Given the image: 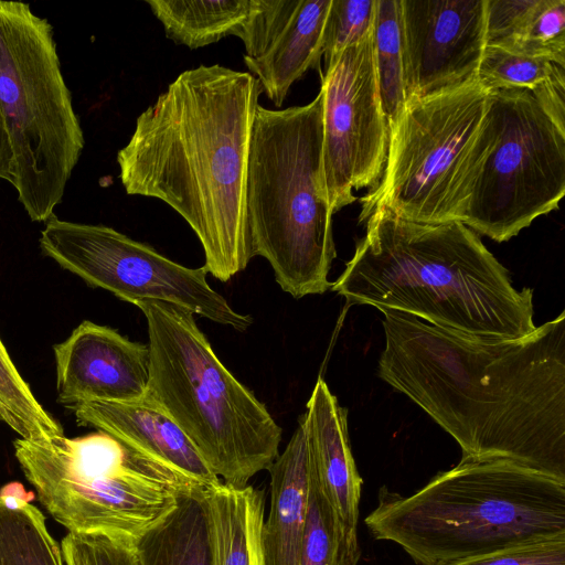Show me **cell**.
Instances as JSON below:
<instances>
[{
    "instance_id": "cell-24",
    "label": "cell",
    "mask_w": 565,
    "mask_h": 565,
    "mask_svg": "<svg viewBox=\"0 0 565 565\" xmlns=\"http://www.w3.org/2000/svg\"><path fill=\"white\" fill-rule=\"evenodd\" d=\"M373 49L381 103L390 128L406 105L399 0H376Z\"/></svg>"
},
{
    "instance_id": "cell-23",
    "label": "cell",
    "mask_w": 565,
    "mask_h": 565,
    "mask_svg": "<svg viewBox=\"0 0 565 565\" xmlns=\"http://www.w3.org/2000/svg\"><path fill=\"white\" fill-rule=\"evenodd\" d=\"M358 533L347 529L309 465V498L299 565H358Z\"/></svg>"
},
{
    "instance_id": "cell-28",
    "label": "cell",
    "mask_w": 565,
    "mask_h": 565,
    "mask_svg": "<svg viewBox=\"0 0 565 565\" xmlns=\"http://www.w3.org/2000/svg\"><path fill=\"white\" fill-rule=\"evenodd\" d=\"M375 11L376 0H331L322 54L326 68L344 49L361 42L373 31Z\"/></svg>"
},
{
    "instance_id": "cell-14",
    "label": "cell",
    "mask_w": 565,
    "mask_h": 565,
    "mask_svg": "<svg viewBox=\"0 0 565 565\" xmlns=\"http://www.w3.org/2000/svg\"><path fill=\"white\" fill-rule=\"evenodd\" d=\"M330 6L331 0H258L236 29L248 73L276 106L305 73L320 70Z\"/></svg>"
},
{
    "instance_id": "cell-5",
    "label": "cell",
    "mask_w": 565,
    "mask_h": 565,
    "mask_svg": "<svg viewBox=\"0 0 565 565\" xmlns=\"http://www.w3.org/2000/svg\"><path fill=\"white\" fill-rule=\"evenodd\" d=\"M323 94L285 109L257 106L252 128L246 213L253 257L271 266L296 299L331 288L337 256L323 174Z\"/></svg>"
},
{
    "instance_id": "cell-2",
    "label": "cell",
    "mask_w": 565,
    "mask_h": 565,
    "mask_svg": "<svg viewBox=\"0 0 565 565\" xmlns=\"http://www.w3.org/2000/svg\"><path fill=\"white\" fill-rule=\"evenodd\" d=\"M260 93L248 72L217 64L186 70L139 115L117 153L126 192L180 214L203 247V266L221 281L253 258L246 180Z\"/></svg>"
},
{
    "instance_id": "cell-10",
    "label": "cell",
    "mask_w": 565,
    "mask_h": 565,
    "mask_svg": "<svg viewBox=\"0 0 565 565\" xmlns=\"http://www.w3.org/2000/svg\"><path fill=\"white\" fill-rule=\"evenodd\" d=\"M488 147L461 223L502 243L558 207L565 132L521 88L489 90Z\"/></svg>"
},
{
    "instance_id": "cell-6",
    "label": "cell",
    "mask_w": 565,
    "mask_h": 565,
    "mask_svg": "<svg viewBox=\"0 0 565 565\" xmlns=\"http://www.w3.org/2000/svg\"><path fill=\"white\" fill-rule=\"evenodd\" d=\"M148 329V394L184 431L213 473L236 487L268 470L281 428L267 407L220 361L186 308L135 303Z\"/></svg>"
},
{
    "instance_id": "cell-1",
    "label": "cell",
    "mask_w": 565,
    "mask_h": 565,
    "mask_svg": "<svg viewBox=\"0 0 565 565\" xmlns=\"http://www.w3.org/2000/svg\"><path fill=\"white\" fill-rule=\"evenodd\" d=\"M379 376L459 444L565 482V311L513 340L479 339L380 310Z\"/></svg>"
},
{
    "instance_id": "cell-26",
    "label": "cell",
    "mask_w": 565,
    "mask_h": 565,
    "mask_svg": "<svg viewBox=\"0 0 565 565\" xmlns=\"http://www.w3.org/2000/svg\"><path fill=\"white\" fill-rule=\"evenodd\" d=\"M0 420L21 439L46 443L63 436L61 425L41 406L0 339Z\"/></svg>"
},
{
    "instance_id": "cell-9",
    "label": "cell",
    "mask_w": 565,
    "mask_h": 565,
    "mask_svg": "<svg viewBox=\"0 0 565 565\" xmlns=\"http://www.w3.org/2000/svg\"><path fill=\"white\" fill-rule=\"evenodd\" d=\"M488 103L478 79L407 103L388 128L384 170L360 199L359 221L385 209L416 223H461L488 147Z\"/></svg>"
},
{
    "instance_id": "cell-3",
    "label": "cell",
    "mask_w": 565,
    "mask_h": 565,
    "mask_svg": "<svg viewBox=\"0 0 565 565\" xmlns=\"http://www.w3.org/2000/svg\"><path fill=\"white\" fill-rule=\"evenodd\" d=\"M331 290L348 303L409 313L444 330L513 340L535 330L533 289L516 290L508 270L460 222L423 224L385 209Z\"/></svg>"
},
{
    "instance_id": "cell-17",
    "label": "cell",
    "mask_w": 565,
    "mask_h": 565,
    "mask_svg": "<svg viewBox=\"0 0 565 565\" xmlns=\"http://www.w3.org/2000/svg\"><path fill=\"white\" fill-rule=\"evenodd\" d=\"M300 420L309 465L341 523L356 531L363 480L351 451L348 412L318 377Z\"/></svg>"
},
{
    "instance_id": "cell-12",
    "label": "cell",
    "mask_w": 565,
    "mask_h": 565,
    "mask_svg": "<svg viewBox=\"0 0 565 565\" xmlns=\"http://www.w3.org/2000/svg\"><path fill=\"white\" fill-rule=\"evenodd\" d=\"M323 174L334 214L353 192L375 188L384 170L388 124L377 84L373 31L344 49L321 74Z\"/></svg>"
},
{
    "instance_id": "cell-20",
    "label": "cell",
    "mask_w": 565,
    "mask_h": 565,
    "mask_svg": "<svg viewBox=\"0 0 565 565\" xmlns=\"http://www.w3.org/2000/svg\"><path fill=\"white\" fill-rule=\"evenodd\" d=\"M486 46L565 67V1L487 0Z\"/></svg>"
},
{
    "instance_id": "cell-13",
    "label": "cell",
    "mask_w": 565,
    "mask_h": 565,
    "mask_svg": "<svg viewBox=\"0 0 565 565\" xmlns=\"http://www.w3.org/2000/svg\"><path fill=\"white\" fill-rule=\"evenodd\" d=\"M487 0H399L406 104L476 79Z\"/></svg>"
},
{
    "instance_id": "cell-4",
    "label": "cell",
    "mask_w": 565,
    "mask_h": 565,
    "mask_svg": "<svg viewBox=\"0 0 565 565\" xmlns=\"http://www.w3.org/2000/svg\"><path fill=\"white\" fill-rule=\"evenodd\" d=\"M365 525L419 565H448L565 537V482L502 458L462 457L415 493L381 499Z\"/></svg>"
},
{
    "instance_id": "cell-15",
    "label": "cell",
    "mask_w": 565,
    "mask_h": 565,
    "mask_svg": "<svg viewBox=\"0 0 565 565\" xmlns=\"http://www.w3.org/2000/svg\"><path fill=\"white\" fill-rule=\"evenodd\" d=\"M58 402L126 403L142 398L149 387L148 343L131 341L116 330L83 321L54 345Z\"/></svg>"
},
{
    "instance_id": "cell-18",
    "label": "cell",
    "mask_w": 565,
    "mask_h": 565,
    "mask_svg": "<svg viewBox=\"0 0 565 565\" xmlns=\"http://www.w3.org/2000/svg\"><path fill=\"white\" fill-rule=\"evenodd\" d=\"M270 508L264 520L263 545L267 565H299L309 498V458L303 425L267 470Z\"/></svg>"
},
{
    "instance_id": "cell-16",
    "label": "cell",
    "mask_w": 565,
    "mask_h": 565,
    "mask_svg": "<svg viewBox=\"0 0 565 565\" xmlns=\"http://www.w3.org/2000/svg\"><path fill=\"white\" fill-rule=\"evenodd\" d=\"M71 408L81 425L95 427L206 487L220 481L184 431L148 393L132 402H84Z\"/></svg>"
},
{
    "instance_id": "cell-11",
    "label": "cell",
    "mask_w": 565,
    "mask_h": 565,
    "mask_svg": "<svg viewBox=\"0 0 565 565\" xmlns=\"http://www.w3.org/2000/svg\"><path fill=\"white\" fill-rule=\"evenodd\" d=\"M40 247L89 286L132 305L140 300L173 303L237 331L253 323L249 315L235 311L209 285L204 266L185 267L113 227L52 215L41 232Z\"/></svg>"
},
{
    "instance_id": "cell-25",
    "label": "cell",
    "mask_w": 565,
    "mask_h": 565,
    "mask_svg": "<svg viewBox=\"0 0 565 565\" xmlns=\"http://www.w3.org/2000/svg\"><path fill=\"white\" fill-rule=\"evenodd\" d=\"M0 565H65L38 507L11 510L0 502Z\"/></svg>"
},
{
    "instance_id": "cell-8",
    "label": "cell",
    "mask_w": 565,
    "mask_h": 565,
    "mask_svg": "<svg viewBox=\"0 0 565 565\" xmlns=\"http://www.w3.org/2000/svg\"><path fill=\"white\" fill-rule=\"evenodd\" d=\"M0 111L18 201L32 221L46 222L63 199L85 139L53 26L19 1L0 0Z\"/></svg>"
},
{
    "instance_id": "cell-21",
    "label": "cell",
    "mask_w": 565,
    "mask_h": 565,
    "mask_svg": "<svg viewBox=\"0 0 565 565\" xmlns=\"http://www.w3.org/2000/svg\"><path fill=\"white\" fill-rule=\"evenodd\" d=\"M204 490L183 499L141 537L139 565H211Z\"/></svg>"
},
{
    "instance_id": "cell-29",
    "label": "cell",
    "mask_w": 565,
    "mask_h": 565,
    "mask_svg": "<svg viewBox=\"0 0 565 565\" xmlns=\"http://www.w3.org/2000/svg\"><path fill=\"white\" fill-rule=\"evenodd\" d=\"M61 552L65 565H139L137 548L103 536L67 533Z\"/></svg>"
},
{
    "instance_id": "cell-32",
    "label": "cell",
    "mask_w": 565,
    "mask_h": 565,
    "mask_svg": "<svg viewBox=\"0 0 565 565\" xmlns=\"http://www.w3.org/2000/svg\"><path fill=\"white\" fill-rule=\"evenodd\" d=\"M14 166L13 156L4 126V121L0 111V180L13 183Z\"/></svg>"
},
{
    "instance_id": "cell-7",
    "label": "cell",
    "mask_w": 565,
    "mask_h": 565,
    "mask_svg": "<svg viewBox=\"0 0 565 565\" xmlns=\"http://www.w3.org/2000/svg\"><path fill=\"white\" fill-rule=\"evenodd\" d=\"M13 446L38 500L68 533L131 548L183 499L207 488L103 431L46 443L18 438Z\"/></svg>"
},
{
    "instance_id": "cell-22",
    "label": "cell",
    "mask_w": 565,
    "mask_h": 565,
    "mask_svg": "<svg viewBox=\"0 0 565 565\" xmlns=\"http://www.w3.org/2000/svg\"><path fill=\"white\" fill-rule=\"evenodd\" d=\"M168 39L199 49L234 35L258 0H148Z\"/></svg>"
},
{
    "instance_id": "cell-27",
    "label": "cell",
    "mask_w": 565,
    "mask_h": 565,
    "mask_svg": "<svg viewBox=\"0 0 565 565\" xmlns=\"http://www.w3.org/2000/svg\"><path fill=\"white\" fill-rule=\"evenodd\" d=\"M561 73L565 67L547 58L486 46L477 78L488 90L521 88L534 93Z\"/></svg>"
},
{
    "instance_id": "cell-19",
    "label": "cell",
    "mask_w": 565,
    "mask_h": 565,
    "mask_svg": "<svg viewBox=\"0 0 565 565\" xmlns=\"http://www.w3.org/2000/svg\"><path fill=\"white\" fill-rule=\"evenodd\" d=\"M211 565H267L263 545L264 493L217 481L204 490Z\"/></svg>"
},
{
    "instance_id": "cell-30",
    "label": "cell",
    "mask_w": 565,
    "mask_h": 565,
    "mask_svg": "<svg viewBox=\"0 0 565 565\" xmlns=\"http://www.w3.org/2000/svg\"><path fill=\"white\" fill-rule=\"evenodd\" d=\"M448 565H565V537L515 546Z\"/></svg>"
},
{
    "instance_id": "cell-31",
    "label": "cell",
    "mask_w": 565,
    "mask_h": 565,
    "mask_svg": "<svg viewBox=\"0 0 565 565\" xmlns=\"http://www.w3.org/2000/svg\"><path fill=\"white\" fill-rule=\"evenodd\" d=\"M35 499L33 491L25 490L21 482L12 481L0 488V502L11 510L26 507Z\"/></svg>"
}]
</instances>
